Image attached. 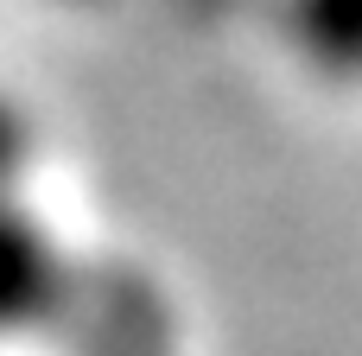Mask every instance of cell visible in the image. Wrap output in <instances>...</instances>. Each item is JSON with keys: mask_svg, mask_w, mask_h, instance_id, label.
<instances>
[{"mask_svg": "<svg viewBox=\"0 0 362 356\" xmlns=\"http://www.w3.org/2000/svg\"><path fill=\"white\" fill-rule=\"evenodd\" d=\"M57 306H64V248L13 191L0 197V338L51 325Z\"/></svg>", "mask_w": 362, "mask_h": 356, "instance_id": "cell-1", "label": "cell"}, {"mask_svg": "<svg viewBox=\"0 0 362 356\" xmlns=\"http://www.w3.org/2000/svg\"><path fill=\"white\" fill-rule=\"evenodd\" d=\"M299 64L337 89H362V0H286Z\"/></svg>", "mask_w": 362, "mask_h": 356, "instance_id": "cell-2", "label": "cell"}, {"mask_svg": "<svg viewBox=\"0 0 362 356\" xmlns=\"http://www.w3.org/2000/svg\"><path fill=\"white\" fill-rule=\"evenodd\" d=\"M32 153H38V140H32V115L0 89V197H13V191L25 185Z\"/></svg>", "mask_w": 362, "mask_h": 356, "instance_id": "cell-3", "label": "cell"}]
</instances>
